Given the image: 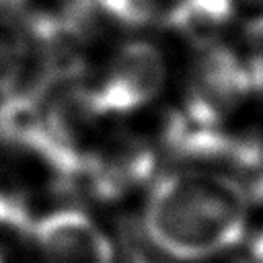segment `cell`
Listing matches in <instances>:
<instances>
[{
  "label": "cell",
  "instance_id": "cell-9",
  "mask_svg": "<svg viewBox=\"0 0 263 263\" xmlns=\"http://www.w3.org/2000/svg\"><path fill=\"white\" fill-rule=\"evenodd\" d=\"M234 2V14L240 12L247 33L259 35L263 33V0H232Z\"/></svg>",
  "mask_w": 263,
  "mask_h": 263
},
{
  "label": "cell",
  "instance_id": "cell-5",
  "mask_svg": "<svg viewBox=\"0 0 263 263\" xmlns=\"http://www.w3.org/2000/svg\"><path fill=\"white\" fill-rule=\"evenodd\" d=\"M10 4L35 39L55 41L86 25L95 0H10Z\"/></svg>",
  "mask_w": 263,
  "mask_h": 263
},
{
  "label": "cell",
  "instance_id": "cell-6",
  "mask_svg": "<svg viewBox=\"0 0 263 263\" xmlns=\"http://www.w3.org/2000/svg\"><path fill=\"white\" fill-rule=\"evenodd\" d=\"M232 16V0H181L168 27L177 29L193 43L210 47Z\"/></svg>",
  "mask_w": 263,
  "mask_h": 263
},
{
  "label": "cell",
  "instance_id": "cell-11",
  "mask_svg": "<svg viewBox=\"0 0 263 263\" xmlns=\"http://www.w3.org/2000/svg\"><path fill=\"white\" fill-rule=\"evenodd\" d=\"M0 263H4V259H2V253H0Z\"/></svg>",
  "mask_w": 263,
  "mask_h": 263
},
{
  "label": "cell",
  "instance_id": "cell-8",
  "mask_svg": "<svg viewBox=\"0 0 263 263\" xmlns=\"http://www.w3.org/2000/svg\"><path fill=\"white\" fill-rule=\"evenodd\" d=\"M0 224L18 228H27L31 224L21 191L4 179H0Z\"/></svg>",
  "mask_w": 263,
  "mask_h": 263
},
{
  "label": "cell",
  "instance_id": "cell-4",
  "mask_svg": "<svg viewBox=\"0 0 263 263\" xmlns=\"http://www.w3.org/2000/svg\"><path fill=\"white\" fill-rule=\"evenodd\" d=\"M249 90H253V82L245 60L224 47L210 45L193 72L189 88L191 123L216 125V121L234 109Z\"/></svg>",
  "mask_w": 263,
  "mask_h": 263
},
{
  "label": "cell",
  "instance_id": "cell-10",
  "mask_svg": "<svg viewBox=\"0 0 263 263\" xmlns=\"http://www.w3.org/2000/svg\"><path fill=\"white\" fill-rule=\"evenodd\" d=\"M251 255L257 263H263V230L255 234V238L251 240Z\"/></svg>",
  "mask_w": 263,
  "mask_h": 263
},
{
  "label": "cell",
  "instance_id": "cell-7",
  "mask_svg": "<svg viewBox=\"0 0 263 263\" xmlns=\"http://www.w3.org/2000/svg\"><path fill=\"white\" fill-rule=\"evenodd\" d=\"M109 16L123 25H166L181 0H95Z\"/></svg>",
  "mask_w": 263,
  "mask_h": 263
},
{
  "label": "cell",
  "instance_id": "cell-2",
  "mask_svg": "<svg viewBox=\"0 0 263 263\" xmlns=\"http://www.w3.org/2000/svg\"><path fill=\"white\" fill-rule=\"evenodd\" d=\"M164 78L162 53L146 41H132L115 53L101 82L84 95L95 115L129 113L148 105L160 92Z\"/></svg>",
  "mask_w": 263,
  "mask_h": 263
},
{
  "label": "cell",
  "instance_id": "cell-3",
  "mask_svg": "<svg viewBox=\"0 0 263 263\" xmlns=\"http://www.w3.org/2000/svg\"><path fill=\"white\" fill-rule=\"evenodd\" d=\"M27 230L35 263H113L109 236L78 210L45 214Z\"/></svg>",
  "mask_w": 263,
  "mask_h": 263
},
{
  "label": "cell",
  "instance_id": "cell-1",
  "mask_svg": "<svg viewBox=\"0 0 263 263\" xmlns=\"http://www.w3.org/2000/svg\"><path fill=\"white\" fill-rule=\"evenodd\" d=\"M247 224L242 189L216 173L164 175L148 193L144 228L162 253L197 261L234 247Z\"/></svg>",
  "mask_w": 263,
  "mask_h": 263
},
{
  "label": "cell",
  "instance_id": "cell-12",
  "mask_svg": "<svg viewBox=\"0 0 263 263\" xmlns=\"http://www.w3.org/2000/svg\"><path fill=\"white\" fill-rule=\"evenodd\" d=\"M2 2H10V0H0V4H2Z\"/></svg>",
  "mask_w": 263,
  "mask_h": 263
}]
</instances>
